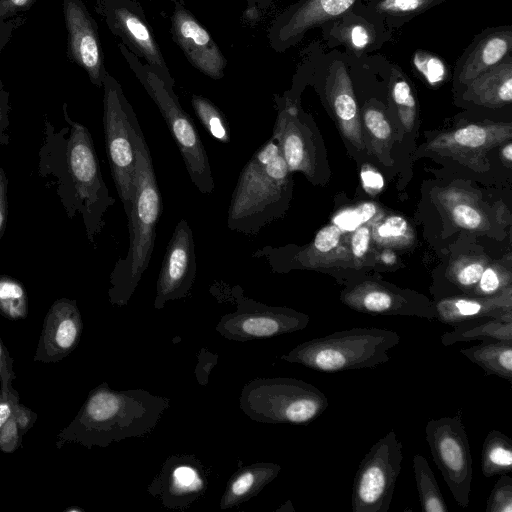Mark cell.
Wrapping results in <instances>:
<instances>
[{"label": "cell", "mask_w": 512, "mask_h": 512, "mask_svg": "<svg viewBox=\"0 0 512 512\" xmlns=\"http://www.w3.org/2000/svg\"><path fill=\"white\" fill-rule=\"evenodd\" d=\"M208 480L201 461L194 455H171L147 487L168 509L185 510L207 490Z\"/></svg>", "instance_id": "15"}, {"label": "cell", "mask_w": 512, "mask_h": 512, "mask_svg": "<svg viewBox=\"0 0 512 512\" xmlns=\"http://www.w3.org/2000/svg\"><path fill=\"white\" fill-rule=\"evenodd\" d=\"M327 97L345 137L358 149L364 147L358 108L350 76L342 64L333 65L327 79Z\"/></svg>", "instance_id": "24"}, {"label": "cell", "mask_w": 512, "mask_h": 512, "mask_svg": "<svg viewBox=\"0 0 512 512\" xmlns=\"http://www.w3.org/2000/svg\"><path fill=\"white\" fill-rule=\"evenodd\" d=\"M433 304L436 320L451 326L478 317L512 321L511 287L493 297L458 295L436 299Z\"/></svg>", "instance_id": "22"}, {"label": "cell", "mask_w": 512, "mask_h": 512, "mask_svg": "<svg viewBox=\"0 0 512 512\" xmlns=\"http://www.w3.org/2000/svg\"><path fill=\"white\" fill-rule=\"evenodd\" d=\"M277 511L293 512L294 508L292 507L291 502L288 500L282 507L278 508Z\"/></svg>", "instance_id": "57"}, {"label": "cell", "mask_w": 512, "mask_h": 512, "mask_svg": "<svg viewBox=\"0 0 512 512\" xmlns=\"http://www.w3.org/2000/svg\"><path fill=\"white\" fill-rule=\"evenodd\" d=\"M19 402V394L4 396L0 393V429L13 415L15 406Z\"/></svg>", "instance_id": "53"}, {"label": "cell", "mask_w": 512, "mask_h": 512, "mask_svg": "<svg viewBox=\"0 0 512 512\" xmlns=\"http://www.w3.org/2000/svg\"><path fill=\"white\" fill-rule=\"evenodd\" d=\"M291 189V172L271 136L240 172L228 207V228L248 236L257 235L283 215Z\"/></svg>", "instance_id": "4"}, {"label": "cell", "mask_w": 512, "mask_h": 512, "mask_svg": "<svg viewBox=\"0 0 512 512\" xmlns=\"http://www.w3.org/2000/svg\"><path fill=\"white\" fill-rule=\"evenodd\" d=\"M0 314L12 321L28 315L27 291L19 280L8 275H0Z\"/></svg>", "instance_id": "32"}, {"label": "cell", "mask_w": 512, "mask_h": 512, "mask_svg": "<svg viewBox=\"0 0 512 512\" xmlns=\"http://www.w3.org/2000/svg\"><path fill=\"white\" fill-rule=\"evenodd\" d=\"M511 137L509 124H469L450 133L441 134L428 149L456 158L463 163L476 164L479 156Z\"/></svg>", "instance_id": "21"}, {"label": "cell", "mask_w": 512, "mask_h": 512, "mask_svg": "<svg viewBox=\"0 0 512 512\" xmlns=\"http://www.w3.org/2000/svg\"><path fill=\"white\" fill-rule=\"evenodd\" d=\"M460 353L484 370L512 383V341H481Z\"/></svg>", "instance_id": "28"}, {"label": "cell", "mask_w": 512, "mask_h": 512, "mask_svg": "<svg viewBox=\"0 0 512 512\" xmlns=\"http://www.w3.org/2000/svg\"><path fill=\"white\" fill-rule=\"evenodd\" d=\"M451 331L441 336L444 346H451L458 342L512 341V321H506L494 317H478L462 321L454 326Z\"/></svg>", "instance_id": "27"}, {"label": "cell", "mask_w": 512, "mask_h": 512, "mask_svg": "<svg viewBox=\"0 0 512 512\" xmlns=\"http://www.w3.org/2000/svg\"><path fill=\"white\" fill-rule=\"evenodd\" d=\"M61 110L64 125L60 128L44 117L38 174L48 188H54L67 217L80 216L88 241L95 245L115 199L102 177L89 130L69 116L67 103Z\"/></svg>", "instance_id": "1"}, {"label": "cell", "mask_w": 512, "mask_h": 512, "mask_svg": "<svg viewBox=\"0 0 512 512\" xmlns=\"http://www.w3.org/2000/svg\"><path fill=\"white\" fill-rule=\"evenodd\" d=\"M198 364L195 369L197 381L200 385L208 383L210 372L218 361V355L209 352L206 348L198 354Z\"/></svg>", "instance_id": "49"}, {"label": "cell", "mask_w": 512, "mask_h": 512, "mask_svg": "<svg viewBox=\"0 0 512 512\" xmlns=\"http://www.w3.org/2000/svg\"><path fill=\"white\" fill-rule=\"evenodd\" d=\"M484 268L485 266L480 262H469L459 264L451 270L448 277L451 285L458 289V295H470Z\"/></svg>", "instance_id": "39"}, {"label": "cell", "mask_w": 512, "mask_h": 512, "mask_svg": "<svg viewBox=\"0 0 512 512\" xmlns=\"http://www.w3.org/2000/svg\"><path fill=\"white\" fill-rule=\"evenodd\" d=\"M67 57L82 68L92 84L102 87L105 73L98 26L81 0H63Z\"/></svg>", "instance_id": "16"}, {"label": "cell", "mask_w": 512, "mask_h": 512, "mask_svg": "<svg viewBox=\"0 0 512 512\" xmlns=\"http://www.w3.org/2000/svg\"><path fill=\"white\" fill-rule=\"evenodd\" d=\"M275 101L278 114L272 136L279 145L289 171L302 172L312 178L315 172V153L311 130L291 100L276 97Z\"/></svg>", "instance_id": "18"}, {"label": "cell", "mask_w": 512, "mask_h": 512, "mask_svg": "<svg viewBox=\"0 0 512 512\" xmlns=\"http://www.w3.org/2000/svg\"><path fill=\"white\" fill-rule=\"evenodd\" d=\"M37 0H0V25L30 10Z\"/></svg>", "instance_id": "48"}, {"label": "cell", "mask_w": 512, "mask_h": 512, "mask_svg": "<svg viewBox=\"0 0 512 512\" xmlns=\"http://www.w3.org/2000/svg\"><path fill=\"white\" fill-rule=\"evenodd\" d=\"M118 47L130 68L154 101L183 158L191 182L202 194H212L215 183L209 158L191 117L181 107L173 85L164 81L148 64H143L125 45Z\"/></svg>", "instance_id": "6"}, {"label": "cell", "mask_w": 512, "mask_h": 512, "mask_svg": "<svg viewBox=\"0 0 512 512\" xmlns=\"http://www.w3.org/2000/svg\"><path fill=\"white\" fill-rule=\"evenodd\" d=\"M377 212L371 202L362 203L354 208L346 209L334 217L333 224L342 231L351 232L368 222Z\"/></svg>", "instance_id": "40"}, {"label": "cell", "mask_w": 512, "mask_h": 512, "mask_svg": "<svg viewBox=\"0 0 512 512\" xmlns=\"http://www.w3.org/2000/svg\"><path fill=\"white\" fill-rule=\"evenodd\" d=\"M357 0H301L274 23L270 40L277 49L296 43L309 29L344 14Z\"/></svg>", "instance_id": "20"}, {"label": "cell", "mask_w": 512, "mask_h": 512, "mask_svg": "<svg viewBox=\"0 0 512 512\" xmlns=\"http://www.w3.org/2000/svg\"><path fill=\"white\" fill-rule=\"evenodd\" d=\"M444 0H374L372 9L390 17L416 16Z\"/></svg>", "instance_id": "34"}, {"label": "cell", "mask_w": 512, "mask_h": 512, "mask_svg": "<svg viewBox=\"0 0 512 512\" xmlns=\"http://www.w3.org/2000/svg\"><path fill=\"white\" fill-rule=\"evenodd\" d=\"M172 35L191 64L213 79L224 74L225 59L207 30L181 4L172 14Z\"/></svg>", "instance_id": "19"}, {"label": "cell", "mask_w": 512, "mask_h": 512, "mask_svg": "<svg viewBox=\"0 0 512 512\" xmlns=\"http://www.w3.org/2000/svg\"><path fill=\"white\" fill-rule=\"evenodd\" d=\"M83 322L76 300L60 298L53 302L44 318L33 360L56 363L78 346Z\"/></svg>", "instance_id": "17"}, {"label": "cell", "mask_w": 512, "mask_h": 512, "mask_svg": "<svg viewBox=\"0 0 512 512\" xmlns=\"http://www.w3.org/2000/svg\"><path fill=\"white\" fill-rule=\"evenodd\" d=\"M363 125L371 144L383 147L391 138L392 130L384 113L374 107H366L363 110Z\"/></svg>", "instance_id": "37"}, {"label": "cell", "mask_w": 512, "mask_h": 512, "mask_svg": "<svg viewBox=\"0 0 512 512\" xmlns=\"http://www.w3.org/2000/svg\"><path fill=\"white\" fill-rule=\"evenodd\" d=\"M10 111V94L5 89L0 75V145H8L10 143V134L8 132Z\"/></svg>", "instance_id": "46"}, {"label": "cell", "mask_w": 512, "mask_h": 512, "mask_svg": "<svg viewBox=\"0 0 512 512\" xmlns=\"http://www.w3.org/2000/svg\"><path fill=\"white\" fill-rule=\"evenodd\" d=\"M236 310L223 315L215 330L224 338L245 342L266 339L303 330L307 314L284 306H269L244 295L239 285L230 288Z\"/></svg>", "instance_id": "11"}, {"label": "cell", "mask_w": 512, "mask_h": 512, "mask_svg": "<svg viewBox=\"0 0 512 512\" xmlns=\"http://www.w3.org/2000/svg\"><path fill=\"white\" fill-rule=\"evenodd\" d=\"M502 155L503 157L508 161L511 162L512 160V145L511 143H508L505 145L502 149Z\"/></svg>", "instance_id": "56"}, {"label": "cell", "mask_w": 512, "mask_h": 512, "mask_svg": "<svg viewBox=\"0 0 512 512\" xmlns=\"http://www.w3.org/2000/svg\"><path fill=\"white\" fill-rule=\"evenodd\" d=\"M191 104L207 132L217 141L224 144L229 143L230 127L223 112L210 100L200 95H193Z\"/></svg>", "instance_id": "33"}, {"label": "cell", "mask_w": 512, "mask_h": 512, "mask_svg": "<svg viewBox=\"0 0 512 512\" xmlns=\"http://www.w3.org/2000/svg\"><path fill=\"white\" fill-rule=\"evenodd\" d=\"M399 342L395 331L356 327L305 341L281 359L325 373L375 368L389 361L388 351Z\"/></svg>", "instance_id": "5"}, {"label": "cell", "mask_w": 512, "mask_h": 512, "mask_svg": "<svg viewBox=\"0 0 512 512\" xmlns=\"http://www.w3.org/2000/svg\"><path fill=\"white\" fill-rule=\"evenodd\" d=\"M341 301L350 309L370 315H401L436 320L434 304L411 291L377 281H362L346 288Z\"/></svg>", "instance_id": "14"}, {"label": "cell", "mask_w": 512, "mask_h": 512, "mask_svg": "<svg viewBox=\"0 0 512 512\" xmlns=\"http://www.w3.org/2000/svg\"><path fill=\"white\" fill-rule=\"evenodd\" d=\"M14 416L22 436L33 427L37 419V414L20 402L15 406Z\"/></svg>", "instance_id": "50"}, {"label": "cell", "mask_w": 512, "mask_h": 512, "mask_svg": "<svg viewBox=\"0 0 512 512\" xmlns=\"http://www.w3.org/2000/svg\"><path fill=\"white\" fill-rule=\"evenodd\" d=\"M510 287V273L501 267L489 266L484 268L478 283L468 296L493 297Z\"/></svg>", "instance_id": "36"}, {"label": "cell", "mask_w": 512, "mask_h": 512, "mask_svg": "<svg viewBox=\"0 0 512 512\" xmlns=\"http://www.w3.org/2000/svg\"><path fill=\"white\" fill-rule=\"evenodd\" d=\"M486 512H512V478L500 475L486 503Z\"/></svg>", "instance_id": "41"}, {"label": "cell", "mask_w": 512, "mask_h": 512, "mask_svg": "<svg viewBox=\"0 0 512 512\" xmlns=\"http://www.w3.org/2000/svg\"><path fill=\"white\" fill-rule=\"evenodd\" d=\"M431 457L456 503L466 508L470 501L473 461L462 413L431 419L425 426Z\"/></svg>", "instance_id": "10"}, {"label": "cell", "mask_w": 512, "mask_h": 512, "mask_svg": "<svg viewBox=\"0 0 512 512\" xmlns=\"http://www.w3.org/2000/svg\"><path fill=\"white\" fill-rule=\"evenodd\" d=\"M132 141L135 151V184L128 218L129 247L110 273L109 302L125 306L147 270L155 246L156 227L162 211V198L149 147L131 111Z\"/></svg>", "instance_id": "3"}, {"label": "cell", "mask_w": 512, "mask_h": 512, "mask_svg": "<svg viewBox=\"0 0 512 512\" xmlns=\"http://www.w3.org/2000/svg\"><path fill=\"white\" fill-rule=\"evenodd\" d=\"M21 442L22 435L13 413L0 429V450L4 453H12L21 446Z\"/></svg>", "instance_id": "45"}, {"label": "cell", "mask_w": 512, "mask_h": 512, "mask_svg": "<svg viewBox=\"0 0 512 512\" xmlns=\"http://www.w3.org/2000/svg\"><path fill=\"white\" fill-rule=\"evenodd\" d=\"M402 443L392 429L372 445L355 473L353 512H387L401 472Z\"/></svg>", "instance_id": "9"}, {"label": "cell", "mask_w": 512, "mask_h": 512, "mask_svg": "<svg viewBox=\"0 0 512 512\" xmlns=\"http://www.w3.org/2000/svg\"><path fill=\"white\" fill-rule=\"evenodd\" d=\"M103 128L111 176L126 216L134 195L135 151L132 141V106L120 84L108 72L103 79Z\"/></svg>", "instance_id": "8"}, {"label": "cell", "mask_w": 512, "mask_h": 512, "mask_svg": "<svg viewBox=\"0 0 512 512\" xmlns=\"http://www.w3.org/2000/svg\"><path fill=\"white\" fill-rule=\"evenodd\" d=\"M170 399L144 389L116 391L106 382L92 389L74 419L56 436V447L68 443L88 449L149 434L168 409Z\"/></svg>", "instance_id": "2"}, {"label": "cell", "mask_w": 512, "mask_h": 512, "mask_svg": "<svg viewBox=\"0 0 512 512\" xmlns=\"http://www.w3.org/2000/svg\"><path fill=\"white\" fill-rule=\"evenodd\" d=\"M7 192H8V179L6 173L2 167H0V241L3 237L6 223H7V213H8V201H7Z\"/></svg>", "instance_id": "51"}, {"label": "cell", "mask_w": 512, "mask_h": 512, "mask_svg": "<svg viewBox=\"0 0 512 512\" xmlns=\"http://www.w3.org/2000/svg\"><path fill=\"white\" fill-rule=\"evenodd\" d=\"M95 10L129 50L137 57L142 56L164 81L174 85L150 26L134 1L96 0Z\"/></svg>", "instance_id": "12"}, {"label": "cell", "mask_w": 512, "mask_h": 512, "mask_svg": "<svg viewBox=\"0 0 512 512\" xmlns=\"http://www.w3.org/2000/svg\"><path fill=\"white\" fill-rule=\"evenodd\" d=\"M381 260L387 265H392L396 261V257L391 251H383L381 254Z\"/></svg>", "instance_id": "55"}, {"label": "cell", "mask_w": 512, "mask_h": 512, "mask_svg": "<svg viewBox=\"0 0 512 512\" xmlns=\"http://www.w3.org/2000/svg\"><path fill=\"white\" fill-rule=\"evenodd\" d=\"M371 232L368 226L361 225L353 231L350 247L354 258L362 259L369 250Z\"/></svg>", "instance_id": "47"}, {"label": "cell", "mask_w": 512, "mask_h": 512, "mask_svg": "<svg viewBox=\"0 0 512 512\" xmlns=\"http://www.w3.org/2000/svg\"><path fill=\"white\" fill-rule=\"evenodd\" d=\"M413 469L421 510L423 512H447L448 507L426 458L421 454H415Z\"/></svg>", "instance_id": "30"}, {"label": "cell", "mask_w": 512, "mask_h": 512, "mask_svg": "<svg viewBox=\"0 0 512 512\" xmlns=\"http://www.w3.org/2000/svg\"><path fill=\"white\" fill-rule=\"evenodd\" d=\"M13 363L14 359L0 337V393L4 396L18 393L12 387V381L16 378Z\"/></svg>", "instance_id": "43"}, {"label": "cell", "mask_w": 512, "mask_h": 512, "mask_svg": "<svg viewBox=\"0 0 512 512\" xmlns=\"http://www.w3.org/2000/svg\"><path fill=\"white\" fill-rule=\"evenodd\" d=\"M240 409L253 421L307 425L329 406L313 384L291 377L255 378L242 389Z\"/></svg>", "instance_id": "7"}, {"label": "cell", "mask_w": 512, "mask_h": 512, "mask_svg": "<svg viewBox=\"0 0 512 512\" xmlns=\"http://www.w3.org/2000/svg\"><path fill=\"white\" fill-rule=\"evenodd\" d=\"M452 217L456 224L465 229H478L483 224L482 214L472 205L458 203L451 210Z\"/></svg>", "instance_id": "44"}, {"label": "cell", "mask_w": 512, "mask_h": 512, "mask_svg": "<svg viewBox=\"0 0 512 512\" xmlns=\"http://www.w3.org/2000/svg\"><path fill=\"white\" fill-rule=\"evenodd\" d=\"M342 35L344 42L355 51H362L373 42V32L363 24L348 25Z\"/></svg>", "instance_id": "42"}, {"label": "cell", "mask_w": 512, "mask_h": 512, "mask_svg": "<svg viewBox=\"0 0 512 512\" xmlns=\"http://www.w3.org/2000/svg\"><path fill=\"white\" fill-rule=\"evenodd\" d=\"M360 176L363 187L371 194L379 192L384 186V179L382 175L373 169H362Z\"/></svg>", "instance_id": "52"}, {"label": "cell", "mask_w": 512, "mask_h": 512, "mask_svg": "<svg viewBox=\"0 0 512 512\" xmlns=\"http://www.w3.org/2000/svg\"><path fill=\"white\" fill-rule=\"evenodd\" d=\"M197 262L192 229L180 219L167 244L156 281L154 308L162 309L168 301L188 296L195 282Z\"/></svg>", "instance_id": "13"}, {"label": "cell", "mask_w": 512, "mask_h": 512, "mask_svg": "<svg viewBox=\"0 0 512 512\" xmlns=\"http://www.w3.org/2000/svg\"><path fill=\"white\" fill-rule=\"evenodd\" d=\"M23 19L17 17L15 19H10L0 25V54L6 47V45L10 42L15 29L23 24Z\"/></svg>", "instance_id": "54"}, {"label": "cell", "mask_w": 512, "mask_h": 512, "mask_svg": "<svg viewBox=\"0 0 512 512\" xmlns=\"http://www.w3.org/2000/svg\"><path fill=\"white\" fill-rule=\"evenodd\" d=\"M67 512H73V511H83L82 509L80 508H69L66 510Z\"/></svg>", "instance_id": "58"}, {"label": "cell", "mask_w": 512, "mask_h": 512, "mask_svg": "<svg viewBox=\"0 0 512 512\" xmlns=\"http://www.w3.org/2000/svg\"><path fill=\"white\" fill-rule=\"evenodd\" d=\"M374 239L381 245L399 246L408 241L409 225L401 216H391L374 229Z\"/></svg>", "instance_id": "38"}, {"label": "cell", "mask_w": 512, "mask_h": 512, "mask_svg": "<svg viewBox=\"0 0 512 512\" xmlns=\"http://www.w3.org/2000/svg\"><path fill=\"white\" fill-rule=\"evenodd\" d=\"M281 466L271 462H257L239 468L227 482L220 500V509L226 510L250 500L272 482Z\"/></svg>", "instance_id": "25"}, {"label": "cell", "mask_w": 512, "mask_h": 512, "mask_svg": "<svg viewBox=\"0 0 512 512\" xmlns=\"http://www.w3.org/2000/svg\"><path fill=\"white\" fill-rule=\"evenodd\" d=\"M465 86V96L477 104L489 107L509 104L512 100L511 55Z\"/></svg>", "instance_id": "26"}, {"label": "cell", "mask_w": 512, "mask_h": 512, "mask_svg": "<svg viewBox=\"0 0 512 512\" xmlns=\"http://www.w3.org/2000/svg\"><path fill=\"white\" fill-rule=\"evenodd\" d=\"M389 98L401 124L411 130L416 118V100L409 82L401 70L393 69L389 83Z\"/></svg>", "instance_id": "31"}, {"label": "cell", "mask_w": 512, "mask_h": 512, "mask_svg": "<svg viewBox=\"0 0 512 512\" xmlns=\"http://www.w3.org/2000/svg\"><path fill=\"white\" fill-rule=\"evenodd\" d=\"M512 470V441L498 430L490 431L484 439L481 451V471L489 478L508 474Z\"/></svg>", "instance_id": "29"}, {"label": "cell", "mask_w": 512, "mask_h": 512, "mask_svg": "<svg viewBox=\"0 0 512 512\" xmlns=\"http://www.w3.org/2000/svg\"><path fill=\"white\" fill-rule=\"evenodd\" d=\"M512 27H499L476 39L458 65L457 80L467 85L480 74L498 65L511 55Z\"/></svg>", "instance_id": "23"}, {"label": "cell", "mask_w": 512, "mask_h": 512, "mask_svg": "<svg viewBox=\"0 0 512 512\" xmlns=\"http://www.w3.org/2000/svg\"><path fill=\"white\" fill-rule=\"evenodd\" d=\"M412 63L416 71L430 86H438L447 78V66L436 54L417 50L413 55Z\"/></svg>", "instance_id": "35"}]
</instances>
